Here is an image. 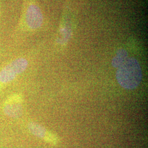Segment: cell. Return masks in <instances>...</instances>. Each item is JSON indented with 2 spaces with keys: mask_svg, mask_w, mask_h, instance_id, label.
<instances>
[{
  "mask_svg": "<svg viewBox=\"0 0 148 148\" xmlns=\"http://www.w3.org/2000/svg\"><path fill=\"white\" fill-rule=\"evenodd\" d=\"M116 77L119 84L125 89L133 90L137 87L142 79V69L137 60L127 59L118 68Z\"/></svg>",
  "mask_w": 148,
  "mask_h": 148,
  "instance_id": "obj_1",
  "label": "cell"
},
{
  "mask_svg": "<svg viewBox=\"0 0 148 148\" xmlns=\"http://www.w3.org/2000/svg\"><path fill=\"white\" fill-rule=\"evenodd\" d=\"M27 65L28 62L25 58H20L14 60L0 71V82H10L18 75L24 72Z\"/></svg>",
  "mask_w": 148,
  "mask_h": 148,
  "instance_id": "obj_2",
  "label": "cell"
},
{
  "mask_svg": "<svg viewBox=\"0 0 148 148\" xmlns=\"http://www.w3.org/2000/svg\"><path fill=\"white\" fill-rule=\"evenodd\" d=\"M43 21V16L40 8L32 3L27 5L23 21L26 27L31 30H37L42 26Z\"/></svg>",
  "mask_w": 148,
  "mask_h": 148,
  "instance_id": "obj_3",
  "label": "cell"
},
{
  "mask_svg": "<svg viewBox=\"0 0 148 148\" xmlns=\"http://www.w3.org/2000/svg\"><path fill=\"white\" fill-rule=\"evenodd\" d=\"M23 111L22 106L19 103L18 99L12 103L8 102L4 107V112L5 114L11 117L17 118L21 116Z\"/></svg>",
  "mask_w": 148,
  "mask_h": 148,
  "instance_id": "obj_4",
  "label": "cell"
},
{
  "mask_svg": "<svg viewBox=\"0 0 148 148\" xmlns=\"http://www.w3.org/2000/svg\"><path fill=\"white\" fill-rule=\"evenodd\" d=\"M28 128L29 131L36 137L45 139L46 137H47L48 140H49L48 139H49V137H50L49 134L47 136H46L47 132L46 129L40 125L38 124L37 123L31 122L29 124Z\"/></svg>",
  "mask_w": 148,
  "mask_h": 148,
  "instance_id": "obj_5",
  "label": "cell"
},
{
  "mask_svg": "<svg viewBox=\"0 0 148 148\" xmlns=\"http://www.w3.org/2000/svg\"><path fill=\"white\" fill-rule=\"evenodd\" d=\"M128 53L124 49H120L117 52L116 56L112 59L111 64L114 68H119L127 59Z\"/></svg>",
  "mask_w": 148,
  "mask_h": 148,
  "instance_id": "obj_6",
  "label": "cell"
},
{
  "mask_svg": "<svg viewBox=\"0 0 148 148\" xmlns=\"http://www.w3.org/2000/svg\"><path fill=\"white\" fill-rule=\"evenodd\" d=\"M0 16H1V8H0Z\"/></svg>",
  "mask_w": 148,
  "mask_h": 148,
  "instance_id": "obj_7",
  "label": "cell"
}]
</instances>
